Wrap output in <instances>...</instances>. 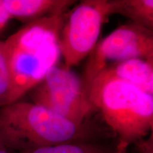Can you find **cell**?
Here are the masks:
<instances>
[{"mask_svg":"<svg viewBox=\"0 0 153 153\" xmlns=\"http://www.w3.org/2000/svg\"><path fill=\"white\" fill-rule=\"evenodd\" d=\"M10 16L25 24L51 14L68 12L75 3L72 0H2Z\"/></svg>","mask_w":153,"mask_h":153,"instance_id":"7","label":"cell"},{"mask_svg":"<svg viewBox=\"0 0 153 153\" xmlns=\"http://www.w3.org/2000/svg\"><path fill=\"white\" fill-rule=\"evenodd\" d=\"M10 20L11 18L4 7L2 0H0V33L4 30Z\"/></svg>","mask_w":153,"mask_h":153,"instance_id":"13","label":"cell"},{"mask_svg":"<svg viewBox=\"0 0 153 153\" xmlns=\"http://www.w3.org/2000/svg\"><path fill=\"white\" fill-rule=\"evenodd\" d=\"M67 14L60 48L64 65L71 69L89 56L98 43L103 24L111 16L110 0L81 1Z\"/></svg>","mask_w":153,"mask_h":153,"instance_id":"5","label":"cell"},{"mask_svg":"<svg viewBox=\"0 0 153 153\" xmlns=\"http://www.w3.org/2000/svg\"><path fill=\"white\" fill-rule=\"evenodd\" d=\"M137 57L153 60V30L132 22L120 25L97 43L89 55L82 77L87 97L92 82L108 67Z\"/></svg>","mask_w":153,"mask_h":153,"instance_id":"4","label":"cell"},{"mask_svg":"<svg viewBox=\"0 0 153 153\" xmlns=\"http://www.w3.org/2000/svg\"><path fill=\"white\" fill-rule=\"evenodd\" d=\"M11 153H116V145L101 141H79Z\"/></svg>","mask_w":153,"mask_h":153,"instance_id":"10","label":"cell"},{"mask_svg":"<svg viewBox=\"0 0 153 153\" xmlns=\"http://www.w3.org/2000/svg\"><path fill=\"white\" fill-rule=\"evenodd\" d=\"M0 153H11L8 149L0 142Z\"/></svg>","mask_w":153,"mask_h":153,"instance_id":"14","label":"cell"},{"mask_svg":"<svg viewBox=\"0 0 153 153\" xmlns=\"http://www.w3.org/2000/svg\"><path fill=\"white\" fill-rule=\"evenodd\" d=\"M11 76L4 41H0V108L10 104Z\"/></svg>","mask_w":153,"mask_h":153,"instance_id":"11","label":"cell"},{"mask_svg":"<svg viewBox=\"0 0 153 153\" xmlns=\"http://www.w3.org/2000/svg\"><path fill=\"white\" fill-rule=\"evenodd\" d=\"M67 13L25 24L4 41L12 85L10 104L20 101L58 64L60 33Z\"/></svg>","mask_w":153,"mask_h":153,"instance_id":"2","label":"cell"},{"mask_svg":"<svg viewBox=\"0 0 153 153\" xmlns=\"http://www.w3.org/2000/svg\"><path fill=\"white\" fill-rule=\"evenodd\" d=\"M104 132L89 120L77 123L33 102L0 108V142L11 152L79 141H99Z\"/></svg>","mask_w":153,"mask_h":153,"instance_id":"1","label":"cell"},{"mask_svg":"<svg viewBox=\"0 0 153 153\" xmlns=\"http://www.w3.org/2000/svg\"><path fill=\"white\" fill-rule=\"evenodd\" d=\"M32 102L77 123H84L94 109L82 78L65 65L51 68L30 91Z\"/></svg>","mask_w":153,"mask_h":153,"instance_id":"6","label":"cell"},{"mask_svg":"<svg viewBox=\"0 0 153 153\" xmlns=\"http://www.w3.org/2000/svg\"><path fill=\"white\" fill-rule=\"evenodd\" d=\"M104 71L153 95V60L128 59L111 65Z\"/></svg>","mask_w":153,"mask_h":153,"instance_id":"8","label":"cell"},{"mask_svg":"<svg viewBox=\"0 0 153 153\" xmlns=\"http://www.w3.org/2000/svg\"><path fill=\"white\" fill-rule=\"evenodd\" d=\"M137 153H153V134L135 143Z\"/></svg>","mask_w":153,"mask_h":153,"instance_id":"12","label":"cell"},{"mask_svg":"<svg viewBox=\"0 0 153 153\" xmlns=\"http://www.w3.org/2000/svg\"><path fill=\"white\" fill-rule=\"evenodd\" d=\"M111 15L119 14L132 23L153 30L152 0H110Z\"/></svg>","mask_w":153,"mask_h":153,"instance_id":"9","label":"cell"},{"mask_svg":"<svg viewBox=\"0 0 153 153\" xmlns=\"http://www.w3.org/2000/svg\"><path fill=\"white\" fill-rule=\"evenodd\" d=\"M88 99L117 136L116 153H126L152 133L153 95L103 71L91 83Z\"/></svg>","mask_w":153,"mask_h":153,"instance_id":"3","label":"cell"}]
</instances>
